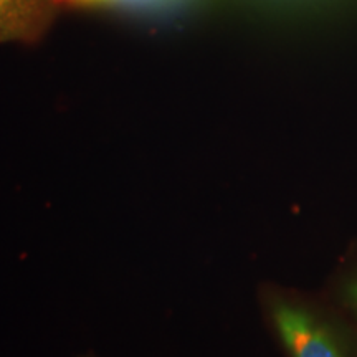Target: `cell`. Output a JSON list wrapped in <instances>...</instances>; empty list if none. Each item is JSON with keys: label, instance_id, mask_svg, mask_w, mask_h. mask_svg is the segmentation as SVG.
I'll use <instances>...</instances> for the list:
<instances>
[{"label": "cell", "instance_id": "3", "mask_svg": "<svg viewBox=\"0 0 357 357\" xmlns=\"http://www.w3.org/2000/svg\"><path fill=\"white\" fill-rule=\"evenodd\" d=\"M106 2H128V0H73L71 6H93V3H106Z\"/></svg>", "mask_w": 357, "mask_h": 357}, {"label": "cell", "instance_id": "4", "mask_svg": "<svg viewBox=\"0 0 357 357\" xmlns=\"http://www.w3.org/2000/svg\"><path fill=\"white\" fill-rule=\"evenodd\" d=\"M349 296L352 298V301H354L356 305H357V281L351 287V289H349Z\"/></svg>", "mask_w": 357, "mask_h": 357}, {"label": "cell", "instance_id": "2", "mask_svg": "<svg viewBox=\"0 0 357 357\" xmlns=\"http://www.w3.org/2000/svg\"><path fill=\"white\" fill-rule=\"evenodd\" d=\"M58 7V0H0V45L37 42Z\"/></svg>", "mask_w": 357, "mask_h": 357}, {"label": "cell", "instance_id": "1", "mask_svg": "<svg viewBox=\"0 0 357 357\" xmlns=\"http://www.w3.org/2000/svg\"><path fill=\"white\" fill-rule=\"evenodd\" d=\"M268 307L291 357H342L331 334L305 306L275 294Z\"/></svg>", "mask_w": 357, "mask_h": 357}, {"label": "cell", "instance_id": "5", "mask_svg": "<svg viewBox=\"0 0 357 357\" xmlns=\"http://www.w3.org/2000/svg\"><path fill=\"white\" fill-rule=\"evenodd\" d=\"M71 2H73V0H58V3H60V6H63V3H68V6H71Z\"/></svg>", "mask_w": 357, "mask_h": 357}]
</instances>
